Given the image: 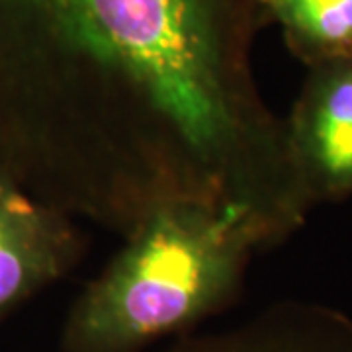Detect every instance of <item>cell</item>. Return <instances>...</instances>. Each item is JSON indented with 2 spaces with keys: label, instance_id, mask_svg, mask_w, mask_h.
<instances>
[{
  "label": "cell",
  "instance_id": "obj_1",
  "mask_svg": "<svg viewBox=\"0 0 352 352\" xmlns=\"http://www.w3.org/2000/svg\"><path fill=\"white\" fill-rule=\"evenodd\" d=\"M264 0H0V166L120 237L173 204L266 249L311 212L252 50Z\"/></svg>",
  "mask_w": 352,
  "mask_h": 352
},
{
  "label": "cell",
  "instance_id": "obj_2",
  "mask_svg": "<svg viewBox=\"0 0 352 352\" xmlns=\"http://www.w3.org/2000/svg\"><path fill=\"white\" fill-rule=\"evenodd\" d=\"M71 303L63 352H145L239 300L258 231L237 214L173 204L143 217Z\"/></svg>",
  "mask_w": 352,
  "mask_h": 352
},
{
  "label": "cell",
  "instance_id": "obj_3",
  "mask_svg": "<svg viewBox=\"0 0 352 352\" xmlns=\"http://www.w3.org/2000/svg\"><path fill=\"white\" fill-rule=\"evenodd\" d=\"M286 122L305 194L317 204L352 196V53L307 67Z\"/></svg>",
  "mask_w": 352,
  "mask_h": 352
},
{
  "label": "cell",
  "instance_id": "obj_4",
  "mask_svg": "<svg viewBox=\"0 0 352 352\" xmlns=\"http://www.w3.org/2000/svg\"><path fill=\"white\" fill-rule=\"evenodd\" d=\"M85 251L75 217L30 196L0 166V319L63 280Z\"/></svg>",
  "mask_w": 352,
  "mask_h": 352
},
{
  "label": "cell",
  "instance_id": "obj_5",
  "mask_svg": "<svg viewBox=\"0 0 352 352\" xmlns=\"http://www.w3.org/2000/svg\"><path fill=\"white\" fill-rule=\"evenodd\" d=\"M161 352H352V317L325 303L282 300L235 327L190 333Z\"/></svg>",
  "mask_w": 352,
  "mask_h": 352
},
{
  "label": "cell",
  "instance_id": "obj_6",
  "mask_svg": "<svg viewBox=\"0 0 352 352\" xmlns=\"http://www.w3.org/2000/svg\"><path fill=\"white\" fill-rule=\"evenodd\" d=\"M264 12L305 67L352 53V0H264Z\"/></svg>",
  "mask_w": 352,
  "mask_h": 352
}]
</instances>
